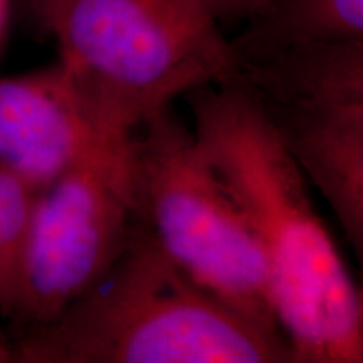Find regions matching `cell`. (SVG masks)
Segmentation results:
<instances>
[{
    "mask_svg": "<svg viewBox=\"0 0 363 363\" xmlns=\"http://www.w3.org/2000/svg\"><path fill=\"white\" fill-rule=\"evenodd\" d=\"M13 2H21L22 6L26 7L27 13L33 17V21L40 27V22H43L45 7H48L49 0H13Z\"/></svg>",
    "mask_w": 363,
    "mask_h": 363,
    "instance_id": "8fae6325",
    "label": "cell"
},
{
    "mask_svg": "<svg viewBox=\"0 0 363 363\" xmlns=\"http://www.w3.org/2000/svg\"><path fill=\"white\" fill-rule=\"evenodd\" d=\"M38 194L0 172V315L7 316L19 288L30 214Z\"/></svg>",
    "mask_w": 363,
    "mask_h": 363,
    "instance_id": "9c48e42d",
    "label": "cell"
},
{
    "mask_svg": "<svg viewBox=\"0 0 363 363\" xmlns=\"http://www.w3.org/2000/svg\"><path fill=\"white\" fill-rule=\"evenodd\" d=\"M199 0H49L40 30L62 66L136 130L177 98L239 79V59Z\"/></svg>",
    "mask_w": 363,
    "mask_h": 363,
    "instance_id": "3957f363",
    "label": "cell"
},
{
    "mask_svg": "<svg viewBox=\"0 0 363 363\" xmlns=\"http://www.w3.org/2000/svg\"><path fill=\"white\" fill-rule=\"evenodd\" d=\"M233 48L238 59L279 49L363 40V0H261Z\"/></svg>",
    "mask_w": 363,
    "mask_h": 363,
    "instance_id": "ba28073f",
    "label": "cell"
},
{
    "mask_svg": "<svg viewBox=\"0 0 363 363\" xmlns=\"http://www.w3.org/2000/svg\"><path fill=\"white\" fill-rule=\"evenodd\" d=\"M126 128L61 62L0 78V172L43 192L94 140Z\"/></svg>",
    "mask_w": 363,
    "mask_h": 363,
    "instance_id": "52a82bcc",
    "label": "cell"
},
{
    "mask_svg": "<svg viewBox=\"0 0 363 363\" xmlns=\"http://www.w3.org/2000/svg\"><path fill=\"white\" fill-rule=\"evenodd\" d=\"M199 2L216 21H220L227 17L249 16L259 6L261 0H199Z\"/></svg>",
    "mask_w": 363,
    "mask_h": 363,
    "instance_id": "30bf717a",
    "label": "cell"
},
{
    "mask_svg": "<svg viewBox=\"0 0 363 363\" xmlns=\"http://www.w3.org/2000/svg\"><path fill=\"white\" fill-rule=\"evenodd\" d=\"M136 219L174 264L224 305L283 333L247 216L172 110L133 135Z\"/></svg>",
    "mask_w": 363,
    "mask_h": 363,
    "instance_id": "277c9868",
    "label": "cell"
},
{
    "mask_svg": "<svg viewBox=\"0 0 363 363\" xmlns=\"http://www.w3.org/2000/svg\"><path fill=\"white\" fill-rule=\"evenodd\" d=\"M133 135L103 133L35 197L7 313L19 328L52 320L125 249L136 222Z\"/></svg>",
    "mask_w": 363,
    "mask_h": 363,
    "instance_id": "5b68a950",
    "label": "cell"
},
{
    "mask_svg": "<svg viewBox=\"0 0 363 363\" xmlns=\"http://www.w3.org/2000/svg\"><path fill=\"white\" fill-rule=\"evenodd\" d=\"M185 98L199 147L259 240L293 362L362 363V293L278 131L239 81Z\"/></svg>",
    "mask_w": 363,
    "mask_h": 363,
    "instance_id": "6da1fadb",
    "label": "cell"
},
{
    "mask_svg": "<svg viewBox=\"0 0 363 363\" xmlns=\"http://www.w3.org/2000/svg\"><path fill=\"white\" fill-rule=\"evenodd\" d=\"M252 94L306 180L363 251V40L240 59Z\"/></svg>",
    "mask_w": 363,
    "mask_h": 363,
    "instance_id": "8992f818",
    "label": "cell"
},
{
    "mask_svg": "<svg viewBox=\"0 0 363 363\" xmlns=\"http://www.w3.org/2000/svg\"><path fill=\"white\" fill-rule=\"evenodd\" d=\"M9 338L17 363H293L283 333L195 284L138 219L96 283Z\"/></svg>",
    "mask_w": 363,
    "mask_h": 363,
    "instance_id": "7a4b0ae2",
    "label": "cell"
},
{
    "mask_svg": "<svg viewBox=\"0 0 363 363\" xmlns=\"http://www.w3.org/2000/svg\"><path fill=\"white\" fill-rule=\"evenodd\" d=\"M11 362V340L6 335H0V363Z\"/></svg>",
    "mask_w": 363,
    "mask_h": 363,
    "instance_id": "4fadbf2b",
    "label": "cell"
},
{
    "mask_svg": "<svg viewBox=\"0 0 363 363\" xmlns=\"http://www.w3.org/2000/svg\"><path fill=\"white\" fill-rule=\"evenodd\" d=\"M12 4H13V0H0V44H2L4 33H6L9 11H11Z\"/></svg>",
    "mask_w": 363,
    "mask_h": 363,
    "instance_id": "7c38bea8",
    "label": "cell"
}]
</instances>
